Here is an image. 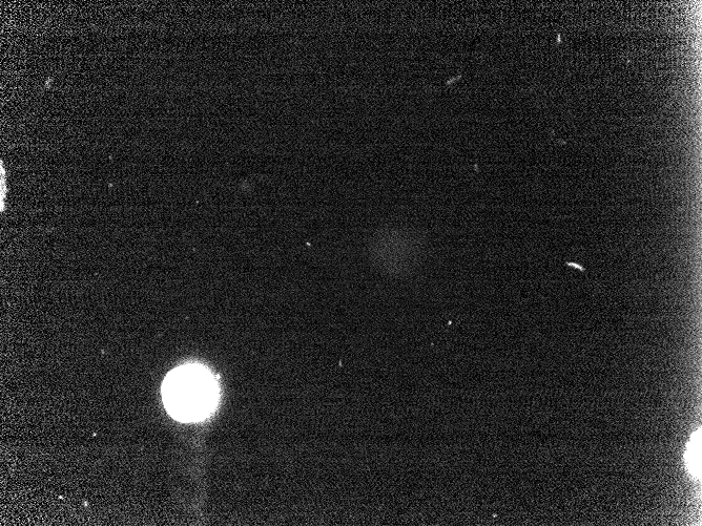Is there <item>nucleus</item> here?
Segmentation results:
<instances>
[{
  "mask_svg": "<svg viewBox=\"0 0 702 526\" xmlns=\"http://www.w3.org/2000/svg\"><path fill=\"white\" fill-rule=\"evenodd\" d=\"M697 438L693 436L691 443L689 445V451H688V466L689 470L692 474L694 475H699L700 474V466H701V437H700V430L696 433Z\"/></svg>",
  "mask_w": 702,
  "mask_h": 526,
  "instance_id": "nucleus-2",
  "label": "nucleus"
},
{
  "mask_svg": "<svg viewBox=\"0 0 702 526\" xmlns=\"http://www.w3.org/2000/svg\"><path fill=\"white\" fill-rule=\"evenodd\" d=\"M163 401L179 420L195 422L208 416L218 401L217 386L212 376L198 367H182L173 371L162 388Z\"/></svg>",
  "mask_w": 702,
  "mask_h": 526,
  "instance_id": "nucleus-1",
  "label": "nucleus"
}]
</instances>
